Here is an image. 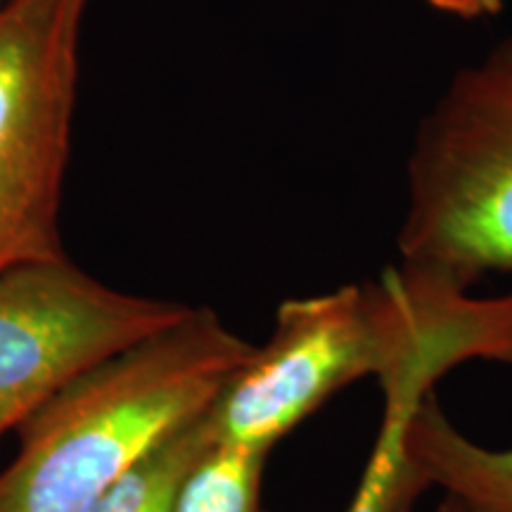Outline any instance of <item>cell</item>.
Instances as JSON below:
<instances>
[{
	"instance_id": "6da1fadb",
	"label": "cell",
	"mask_w": 512,
	"mask_h": 512,
	"mask_svg": "<svg viewBox=\"0 0 512 512\" xmlns=\"http://www.w3.org/2000/svg\"><path fill=\"white\" fill-rule=\"evenodd\" d=\"M254 344L209 309L98 363L29 415L0 472V512H86L102 491L211 408Z\"/></svg>"
},
{
	"instance_id": "7a4b0ae2",
	"label": "cell",
	"mask_w": 512,
	"mask_h": 512,
	"mask_svg": "<svg viewBox=\"0 0 512 512\" xmlns=\"http://www.w3.org/2000/svg\"><path fill=\"white\" fill-rule=\"evenodd\" d=\"M427 287L401 266L380 280L287 299L273 335L226 382L207 411L216 441L271 453L339 389L437 358Z\"/></svg>"
},
{
	"instance_id": "3957f363",
	"label": "cell",
	"mask_w": 512,
	"mask_h": 512,
	"mask_svg": "<svg viewBox=\"0 0 512 512\" xmlns=\"http://www.w3.org/2000/svg\"><path fill=\"white\" fill-rule=\"evenodd\" d=\"M399 254L465 290L512 273V36L460 72L420 124Z\"/></svg>"
},
{
	"instance_id": "277c9868",
	"label": "cell",
	"mask_w": 512,
	"mask_h": 512,
	"mask_svg": "<svg viewBox=\"0 0 512 512\" xmlns=\"http://www.w3.org/2000/svg\"><path fill=\"white\" fill-rule=\"evenodd\" d=\"M88 0L0 10V275L62 259L60 192Z\"/></svg>"
},
{
	"instance_id": "5b68a950",
	"label": "cell",
	"mask_w": 512,
	"mask_h": 512,
	"mask_svg": "<svg viewBox=\"0 0 512 512\" xmlns=\"http://www.w3.org/2000/svg\"><path fill=\"white\" fill-rule=\"evenodd\" d=\"M190 309L112 290L67 256L0 275V439L86 370Z\"/></svg>"
},
{
	"instance_id": "8992f818",
	"label": "cell",
	"mask_w": 512,
	"mask_h": 512,
	"mask_svg": "<svg viewBox=\"0 0 512 512\" xmlns=\"http://www.w3.org/2000/svg\"><path fill=\"white\" fill-rule=\"evenodd\" d=\"M406 444L430 489L489 512H512V448L482 446L460 432L434 392L413 415Z\"/></svg>"
},
{
	"instance_id": "52a82bcc",
	"label": "cell",
	"mask_w": 512,
	"mask_h": 512,
	"mask_svg": "<svg viewBox=\"0 0 512 512\" xmlns=\"http://www.w3.org/2000/svg\"><path fill=\"white\" fill-rule=\"evenodd\" d=\"M437 382L422 373H403L380 382L382 425L347 512H413L430 486L408 456L406 434L420 403Z\"/></svg>"
},
{
	"instance_id": "ba28073f",
	"label": "cell",
	"mask_w": 512,
	"mask_h": 512,
	"mask_svg": "<svg viewBox=\"0 0 512 512\" xmlns=\"http://www.w3.org/2000/svg\"><path fill=\"white\" fill-rule=\"evenodd\" d=\"M214 441L204 413L140 458L86 512H174L185 477Z\"/></svg>"
},
{
	"instance_id": "9c48e42d",
	"label": "cell",
	"mask_w": 512,
	"mask_h": 512,
	"mask_svg": "<svg viewBox=\"0 0 512 512\" xmlns=\"http://www.w3.org/2000/svg\"><path fill=\"white\" fill-rule=\"evenodd\" d=\"M266 460V451L214 441L185 477L174 512H266Z\"/></svg>"
},
{
	"instance_id": "30bf717a",
	"label": "cell",
	"mask_w": 512,
	"mask_h": 512,
	"mask_svg": "<svg viewBox=\"0 0 512 512\" xmlns=\"http://www.w3.org/2000/svg\"><path fill=\"white\" fill-rule=\"evenodd\" d=\"M434 8L451 12V15L465 17V19H477L484 15H494L501 10L503 0H430Z\"/></svg>"
},
{
	"instance_id": "8fae6325",
	"label": "cell",
	"mask_w": 512,
	"mask_h": 512,
	"mask_svg": "<svg viewBox=\"0 0 512 512\" xmlns=\"http://www.w3.org/2000/svg\"><path fill=\"white\" fill-rule=\"evenodd\" d=\"M430 512H489V510H482L477 508V505L463 501V498H456V496H441V501L434 505Z\"/></svg>"
},
{
	"instance_id": "7c38bea8",
	"label": "cell",
	"mask_w": 512,
	"mask_h": 512,
	"mask_svg": "<svg viewBox=\"0 0 512 512\" xmlns=\"http://www.w3.org/2000/svg\"><path fill=\"white\" fill-rule=\"evenodd\" d=\"M8 3H10V0H0V10H3Z\"/></svg>"
}]
</instances>
